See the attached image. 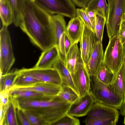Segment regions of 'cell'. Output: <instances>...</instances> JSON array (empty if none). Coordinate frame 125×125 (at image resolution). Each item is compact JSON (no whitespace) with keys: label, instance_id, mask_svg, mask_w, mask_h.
<instances>
[{"label":"cell","instance_id":"1","mask_svg":"<svg viewBox=\"0 0 125 125\" xmlns=\"http://www.w3.org/2000/svg\"><path fill=\"white\" fill-rule=\"evenodd\" d=\"M52 16L32 0H25L19 27L43 51L56 45Z\"/></svg>","mask_w":125,"mask_h":125},{"label":"cell","instance_id":"2","mask_svg":"<svg viewBox=\"0 0 125 125\" xmlns=\"http://www.w3.org/2000/svg\"><path fill=\"white\" fill-rule=\"evenodd\" d=\"M18 107L28 110L41 116L47 125H52L67 113L71 104L59 95L16 99Z\"/></svg>","mask_w":125,"mask_h":125},{"label":"cell","instance_id":"3","mask_svg":"<svg viewBox=\"0 0 125 125\" xmlns=\"http://www.w3.org/2000/svg\"><path fill=\"white\" fill-rule=\"evenodd\" d=\"M119 114L116 108L95 102L83 122L86 125H115Z\"/></svg>","mask_w":125,"mask_h":125},{"label":"cell","instance_id":"4","mask_svg":"<svg viewBox=\"0 0 125 125\" xmlns=\"http://www.w3.org/2000/svg\"><path fill=\"white\" fill-rule=\"evenodd\" d=\"M89 93L95 102L116 108L120 110L123 100L119 98L107 85L99 80L95 76H90Z\"/></svg>","mask_w":125,"mask_h":125},{"label":"cell","instance_id":"5","mask_svg":"<svg viewBox=\"0 0 125 125\" xmlns=\"http://www.w3.org/2000/svg\"><path fill=\"white\" fill-rule=\"evenodd\" d=\"M124 45L121 42L118 32L109 39L104 54L103 64L115 77L123 62Z\"/></svg>","mask_w":125,"mask_h":125},{"label":"cell","instance_id":"6","mask_svg":"<svg viewBox=\"0 0 125 125\" xmlns=\"http://www.w3.org/2000/svg\"><path fill=\"white\" fill-rule=\"evenodd\" d=\"M108 10L105 22L109 39L118 32L123 19L125 17V0H107Z\"/></svg>","mask_w":125,"mask_h":125},{"label":"cell","instance_id":"7","mask_svg":"<svg viewBox=\"0 0 125 125\" xmlns=\"http://www.w3.org/2000/svg\"><path fill=\"white\" fill-rule=\"evenodd\" d=\"M7 27L2 26L0 31V68L1 75L8 73L15 60Z\"/></svg>","mask_w":125,"mask_h":125},{"label":"cell","instance_id":"8","mask_svg":"<svg viewBox=\"0 0 125 125\" xmlns=\"http://www.w3.org/2000/svg\"><path fill=\"white\" fill-rule=\"evenodd\" d=\"M50 14H56L71 18L76 16V9L71 0H32Z\"/></svg>","mask_w":125,"mask_h":125},{"label":"cell","instance_id":"9","mask_svg":"<svg viewBox=\"0 0 125 125\" xmlns=\"http://www.w3.org/2000/svg\"><path fill=\"white\" fill-rule=\"evenodd\" d=\"M21 75L30 76L42 82L61 86L62 80L57 71L53 67L40 68L34 67L18 70Z\"/></svg>","mask_w":125,"mask_h":125},{"label":"cell","instance_id":"10","mask_svg":"<svg viewBox=\"0 0 125 125\" xmlns=\"http://www.w3.org/2000/svg\"><path fill=\"white\" fill-rule=\"evenodd\" d=\"M52 23L60 58L64 60L66 54L64 45V35L66 24L63 16L59 14L52 15Z\"/></svg>","mask_w":125,"mask_h":125},{"label":"cell","instance_id":"11","mask_svg":"<svg viewBox=\"0 0 125 125\" xmlns=\"http://www.w3.org/2000/svg\"><path fill=\"white\" fill-rule=\"evenodd\" d=\"M97 42L95 33L84 23L80 42V49L84 64L88 63Z\"/></svg>","mask_w":125,"mask_h":125},{"label":"cell","instance_id":"12","mask_svg":"<svg viewBox=\"0 0 125 125\" xmlns=\"http://www.w3.org/2000/svg\"><path fill=\"white\" fill-rule=\"evenodd\" d=\"M76 92L79 97L89 92L90 76L84 64L81 66L73 73L71 74Z\"/></svg>","mask_w":125,"mask_h":125},{"label":"cell","instance_id":"13","mask_svg":"<svg viewBox=\"0 0 125 125\" xmlns=\"http://www.w3.org/2000/svg\"><path fill=\"white\" fill-rule=\"evenodd\" d=\"M95 102L89 92L82 97H79L72 104L67 114L77 117L85 116L88 114Z\"/></svg>","mask_w":125,"mask_h":125},{"label":"cell","instance_id":"14","mask_svg":"<svg viewBox=\"0 0 125 125\" xmlns=\"http://www.w3.org/2000/svg\"><path fill=\"white\" fill-rule=\"evenodd\" d=\"M102 42H97L87 64L84 66L90 76H95L103 63Z\"/></svg>","mask_w":125,"mask_h":125},{"label":"cell","instance_id":"15","mask_svg":"<svg viewBox=\"0 0 125 125\" xmlns=\"http://www.w3.org/2000/svg\"><path fill=\"white\" fill-rule=\"evenodd\" d=\"M62 89L61 86L40 82L28 86L13 87L11 90H30L41 93L45 96H54L58 95Z\"/></svg>","mask_w":125,"mask_h":125},{"label":"cell","instance_id":"16","mask_svg":"<svg viewBox=\"0 0 125 125\" xmlns=\"http://www.w3.org/2000/svg\"><path fill=\"white\" fill-rule=\"evenodd\" d=\"M77 43L72 44L66 55L65 65L71 74L84 64Z\"/></svg>","mask_w":125,"mask_h":125},{"label":"cell","instance_id":"17","mask_svg":"<svg viewBox=\"0 0 125 125\" xmlns=\"http://www.w3.org/2000/svg\"><path fill=\"white\" fill-rule=\"evenodd\" d=\"M84 23L79 17L71 18L66 27L65 33L72 44L80 42L83 32Z\"/></svg>","mask_w":125,"mask_h":125},{"label":"cell","instance_id":"18","mask_svg":"<svg viewBox=\"0 0 125 125\" xmlns=\"http://www.w3.org/2000/svg\"><path fill=\"white\" fill-rule=\"evenodd\" d=\"M43 51L34 67L40 68L53 67L55 62L60 58L57 47L55 45Z\"/></svg>","mask_w":125,"mask_h":125},{"label":"cell","instance_id":"19","mask_svg":"<svg viewBox=\"0 0 125 125\" xmlns=\"http://www.w3.org/2000/svg\"><path fill=\"white\" fill-rule=\"evenodd\" d=\"M109 86L116 96L124 102L125 89L124 70L123 62L115 77L114 81Z\"/></svg>","mask_w":125,"mask_h":125},{"label":"cell","instance_id":"20","mask_svg":"<svg viewBox=\"0 0 125 125\" xmlns=\"http://www.w3.org/2000/svg\"><path fill=\"white\" fill-rule=\"evenodd\" d=\"M53 67L57 71L61 76L62 85L69 87L76 93L71 74L64 63L60 58L55 62Z\"/></svg>","mask_w":125,"mask_h":125},{"label":"cell","instance_id":"21","mask_svg":"<svg viewBox=\"0 0 125 125\" xmlns=\"http://www.w3.org/2000/svg\"><path fill=\"white\" fill-rule=\"evenodd\" d=\"M87 11H94L95 14L107 20L108 10V6L106 0H91L86 7Z\"/></svg>","mask_w":125,"mask_h":125},{"label":"cell","instance_id":"22","mask_svg":"<svg viewBox=\"0 0 125 125\" xmlns=\"http://www.w3.org/2000/svg\"><path fill=\"white\" fill-rule=\"evenodd\" d=\"M0 15L3 26L8 27L13 23L12 10L6 0H0Z\"/></svg>","mask_w":125,"mask_h":125},{"label":"cell","instance_id":"23","mask_svg":"<svg viewBox=\"0 0 125 125\" xmlns=\"http://www.w3.org/2000/svg\"><path fill=\"white\" fill-rule=\"evenodd\" d=\"M9 4L12 12L13 22L16 27L19 26L21 13L25 0H6Z\"/></svg>","mask_w":125,"mask_h":125},{"label":"cell","instance_id":"24","mask_svg":"<svg viewBox=\"0 0 125 125\" xmlns=\"http://www.w3.org/2000/svg\"><path fill=\"white\" fill-rule=\"evenodd\" d=\"M18 74L17 70L4 75L0 74V92L10 90Z\"/></svg>","mask_w":125,"mask_h":125},{"label":"cell","instance_id":"25","mask_svg":"<svg viewBox=\"0 0 125 125\" xmlns=\"http://www.w3.org/2000/svg\"><path fill=\"white\" fill-rule=\"evenodd\" d=\"M17 117L16 104L14 101L11 98L10 102L6 107L5 115L6 125H19Z\"/></svg>","mask_w":125,"mask_h":125},{"label":"cell","instance_id":"26","mask_svg":"<svg viewBox=\"0 0 125 125\" xmlns=\"http://www.w3.org/2000/svg\"><path fill=\"white\" fill-rule=\"evenodd\" d=\"M95 76L103 83L108 86L113 82L115 79L113 74L103 63Z\"/></svg>","mask_w":125,"mask_h":125},{"label":"cell","instance_id":"27","mask_svg":"<svg viewBox=\"0 0 125 125\" xmlns=\"http://www.w3.org/2000/svg\"><path fill=\"white\" fill-rule=\"evenodd\" d=\"M10 92V97L13 98H36L45 96L41 93L30 90L12 89Z\"/></svg>","mask_w":125,"mask_h":125},{"label":"cell","instance_id":"28","mask_svg":"<svg viewBox=\"0 0 125 125\" xmlns=\"http://www.w3.org/2000/svg\"><path fill=\"white\" fill-rule=\"evenodd\" d=\"M40 82H41L32 76L28 75L20 74L18 73V74L14 80L13 87L28 86Z\"/></svg>","mask_w":125,"mask_h":125},{"label":"cell","instance_id":"29","mask_svg":"<svg viewBox=\"0 0 125 125\" xmlns=\"http://www.w3.org/2000/svg\"><path fill=\"white\" fill-rule=\"evenodd\" d=\"M61 91L58 95L67 102L72 104L79 97L78 94L69 87L62 85Z\"/></svg>","mask_w":125,"mask_h":125},{"label":"cell","instance_id":"30","mask_svg":"<svg viewBox=\"0 0 125 125\" xmlns=\"http://www.w3.org/2000/svg\"><path fill=\"white\" fill-rule=\"evenodd\" d=\"M76 15L95 33V18L93 19L90 17L88 15L87 11L84 8L76 9Z\"/></svg>","mask_w":125,"mask_h":125},{"label":"cell","instance_id":"31","mask_svg":"<svg viewBox=\"0 0 125 125\" xmlns=\"http://www.w3.org/2000/svg\"><path fill=\"white\" fill-rule=\"evenodd\" d=\"M105 20L102 17L95 14V33L97 42H102Z\"/></svg>","mask_w":125,"mask_h":125},{"label":"cell","instance_id":"32","mask_svg":"<svg viewBox=\"0 0 125 125\" xmlns=\"http://www.w3.org/2000/svg\"><path fill=\"white\" fill-rule=\"evenodd\" d=\"M28 120L31 125H47L44 120L38 115L28 110H23Z\"/></svg>","mask_w":125,"mask_h":125},{"label":"cell","instance_id":"33","mask_svg":"<svg viewBox=\"0 0 125 125\" xmlns=\"http://www.w3.org/2000/svg\"><path fill=\"white\" fill-rule=\"evenodd\" d=\"M79 120L73 116L66 114L52 125H79Z\"/></svg>","mask_w":125,"mask_h":125},{"label":"cell","instance_id":"34","mask_svg":"<svg viewBox=\"0 0 125 125\" xmlns=\"http://www.w3.org/2000/svg\"><path fill=\"white\" fill-rule=\"evenodd\" d=\"M17 117L20 123L22 125H30L31 124L26 117L23 110L16 106Z\"/></svg>","mask_w":125,"mask_h":125},{"label":"cell","instance_id":"35","mask_svg":"<svg viewBox=\"0 0 125 125\" xmlns=\"http://www.w3.org/2000/svg\"><path fill=\"white\" fill-rule=\"evenodd\" d=\"M10 91L0 92V104L3 106L8 105L10 102L11 97Z\"/></svg>","mask_w":125,"mask_h":125},{"label":"cell","instance_id":"36","mask_svg":"<svg viewBox=\"0 0 125 125\" xmlns=\"http://www.w3.org/2000/svg\"><path fill=\"white\" fill-rule=\"evenodd\" d=\"M118 34L120 41L123 45L125 44V17L121 23Z\"/></svg>","mask_w":125,"mask_h":125},{"label":"cell","instance_id":"37","mask_svg":"<svg viewBox=\"0 0 125 125\" xmlns=\"http://www.w3.org/2000/svg\"><path fill=\"white\" fill-rule=\"evenodd\" d=\"M0 104V125H6L5 115L6 107Z\"/></svg>","mask_w":125,"mask_h":125},{"label":"cell","instance_id":"38","mask_svg":"<svg viewBox=\"0 0 125 125\" xmlns=\"http://www.w3.org/2000/svg\"><path fill=\"white\" fill-rule=\"evenodd\" d=\"M72 44L70 40L65 32L64 37V45L66 55L68 52Z\"/></svg>","mask_w":125,"mask_h":125},{"label":"cell","instance_id":"39","mask_svg":"<svg viewBox=\"0 0 125 125\" xmlns=\"http://www.w3.org/2000/svg\"><path fill=\"white\" fill-rule=\"evenodd\" d=\"M74 4L81 8H85L91 0H71Z\"/></svg>","mask_w":125,"mask_h":125},{"label":"cell","instance_id":"40","mask_svg":"<svg viewBox=\"0 0 125 125\" xmlns=\"http://www.w3.org/2000/svg\"><path fill=\"white\" fill-rule=\"evenodd\" d=\"M124 70L125 88V44L124 45V57L123 60Z\"/></svg>","mask_w":125,"mask_h":125},{"label":"cell","instance_id":"41","mask_svg":"<svg viewBox=\"0 0 125 125\" xmlns=\"http://www.w3.org/2000/svg\"><path fill=\"white\" fill-rule=\"evenodd\" d=\"M124 124L125 125V117H124Z\"/></svg>","mask_w":125,"mask_h":125},{"label":"cell","instance_id":"42","mask_svg":"<svg viewBox=\"0 0 125 125\" xmlns=\"http://www.w3.org/2000/svg\"></svg>","mask_w":125,"mask_h":125}]
</instances>
